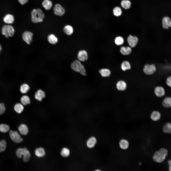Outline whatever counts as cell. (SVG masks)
Here are the masks:
<instances>
[{
	"mask_svg": "<svg viewBox=\"0 0 171 171\" xmlns=\"http://www.w3.org/2000/svg\"><path fill=\"white\" fill-rule=\"evenodd\" d=\"M168 153V150L166 149L161 148L159 151H157L154 152L153 159L156 162L162 163L165 159Z\"/></svg>",
	"mask_w": 171,
	"mask_h": 171,
	"instance_id": "obj_1",
	"label": "cell"
},
{
	"mask_svg": "<svg viewBox=\"0 0 171 171\" xmlns=\"http://www.w3.org/2000/svg\"><path fill=\"white\" fill-rule=\"evenodd\" d=\"M31 15L32 21L34 23L42 22L45 17L44 13L39 8L33 10L31 12Z\"/></svg>",
	"mask_w": 171,
	"mask_h": 171,
	"instance_id": "obj_2",
	"label": "cell"
},
{
	"mask_svg": "<svg viewBox=\"0 0 171 171\" xmlns=\"http://www.w3.org/2000/svg\"><path fill=\"white\" fill-rule=\"evenodd\" d=\"M16 154L19 158H21L23 156V160L25 162H28L31 156L29 151L25 147L18 148L16 151Z\"/></svg>",
	"mask_w": 171,
	"mask_h": 171,
	"instance_id": "obj_3",
	"label": "cell"
},
{
	"mask_svg": "<svg viewBox=\"0 0 171 171\" xmlns=\"http://www.w3.org/2000/svg\"><path fill=\"white\" fill-rule=\"evenodd\" d=\"M71 67L73 70L80 73L82 75H86V71L84 67L79 60H76L73 62L71 65Z\"/></svg>",
	"mask_w": 171,
	"mask_h": 171,
	"instance_id": "obj_4",
	"label": "cell"
},
{
	"mask_svg": "<svg viewBox=\"0 0 171 171\" xmlns=\"http://www.w3.org/2000/svg\"><path fill=\"white\" fill-rule=\"evenodd\" d=\"M1 32L2 34L5 37L8 38L14 36L15 30L14 27L11 25H5L2 27Z\"/></svg>",
	"mask_w": 171,
	"mask_h": 171,
	"instance_id": "obj_5",
	"label": "cell"
},
{
	"mask_svg": "<svg viewBox=\"0 0 171 171\" xmlns=\"http://www.w3.org/2000/svg\"><path fill=\"white\" fill-rule=\"evenodd\" d=\"M157 70V68L154 64H147L144 66L143 71L144 73L147 75H152L154 74Z\"/></svg>",
	"mask_w": 171,
	"mask_h": 171,
	"instance_id": "obj_6",
	"label": "cell"
},
{
	"mask_svg": "<svg viewBox=\"0 0 171 171\" xmlns=\"http://www.w3.org/2000/svg\"><path fill=\"white\" fill-rule=\"evenodd\" d=\"M9 134L11 139L15 142L19 143L23 141L20 134L16 131L10 130Z\"/></svg>",
	"mask_w": 171,
	"mask_h": 171,
	"instance_id": "obj_7",
	"label": "cell"
},
{
	"mask_svg": "<svg viewBox=\"0 0 171 171\" xmlns=\"http://www.w3.org/2000/svg\"><path fill=\"white\" fill-rule=\"evenodd\" d=\"M154 93L157 97L161 98L165 96L166 94V91L163 86H158L155 87Z\"/></svg>",
	"mask_w": 171,
	"mask_h": 171,
	"instance_id": "obj_8",
	"label": "cell"
},
{
	"mask_svg": "<svg viewBox=\"0 0 171 171\" xmlns=\"http://www.w3.org/2000/svg\"><path fill=\"white\" fill-rule=\"evenodd\" d=\"M127 41L129 46L131 48H133L137 44L138 42V39L136 36L130 35L127 38Z\"/></svg>",
	"mask_w": 171,
	"mask_h": 171,
	"instance_id": "obj_9",
	"label": "cell"
},
{
	"mask_svg": "<svg viewBox=\"0 0 171 171\" xmlns=\"http://www.w3.org/2000/svg\"><path fill=\"white\" fill-rule=\"evenodd\" d=\"M53 10L55 15L60 16H63L65 12L64 8L59 4H57L55 5Z\"/></svg>",
	"mask_w": 171,
	"mask_h": 171,
	"instance_id": "obj_10",
	"label": "cell"
},
{
	"mask_svg": "<svg viewBox=\"0 0 171 171\" xmlns=\"http://www.w3.org/2000/svg\"><path fill=\"white\" fill-rule=\"evenodd\" d=\"M33 34L29 31H26L22 34V38L24 41L28 44H30L32 40Z\"/></svg>",
	"mask_w": 171,
	"mask_h": 171,
	"instance_id": "obj_11",
	"label": "cell"
},
{
	"mask_svg": "<svg viewBox=\"0 0 171 171\" xmlns=\"http://www.w3.org/2000/svg\"><path fill=\"white\" fill-rule=\"evenodd\" d=\"M162 26L165 29H168L171 28V19L168 17L165 16L163 17L162 20Z\"/></svg>",
	"mask_w": 171,
	"mask_h": 171,
	"instance_id": "obj_12",
	"label": "cell"
},
{
	"mask_svg": "<svg viewBox=\"0 0 171 171\" xmlns=\"http://www.w3.org/2000/svg\"><path fill=\"white\" fill-rule=\"evenodd\" d=\"M162 105L165 108H171V96L165 97L162 101Z\"/></svg>",
	"mask_w": 171,
	"mask_h": 171,
	"instance_id": "obj_13",
	"label": "cell"
},
{
	"mask_svg": "<svg viewBox=\"0 0 171 171\" xmlns=\"http://www.w3.org/2000/svg\"><path fill=\"white\" fill-rule=\"evenodd\" d=\"M77 57L79 61H85L88 59L87 53L86 51L84 50L80 51L78 52Z\"/></svg>",
	"mask_w": 171,
	"mask_h": 171,
	"instance_id": "obj_14",
	"label": "cell"
},
{
	"mask_svg": "<svg viewBox=\"0 0 171 171\" xmlns=\"http://www.w3.org/2000/svg\"><path fill=\"white\" fill-rule=\"evenodd\" d=\"M161 114L160 112L158 110H154L151 113L150 115L151 119L154 121H156L161 119Z\"/></svg>",
	"mask_w": 171,
	"mask_h": 171,
	"instance_id": "obj_15",
	"label": "cell"
},
{
	"mask_svg": "<svg viewBox=\"0 0 171 171\" xmlns=\"http://www.w3.org/2000/svg\"><path fill=\"white\" fill-rule=\"evenodd\" d=\"M18 129L20 134L23 135H26L29 132L28 128L25 124H21L18 127Z\"/></svg>",
	"mask_w": 171,
	"mask_h": 171,
	"instance_id": "obj_16",
	"label": "cell"
},
{
	"mask_svg": "<svg viewBox=\"0 0 171 171\" xmlns=\"http://www.w3.org/2000/svg\"><path fill=\"white\" fill-rule=\"evenodd\" d=\"M45 96V92L41 89L38 90L35 93L34 95L35 99L39 101H41Z\"/></svg>",
	"mask_w": 171,
	"mask_h": 171,
	"instance_id": "obj_17",
	"label": "cell"
},
{
	"mask_svg": "<svg viewBox=\"0 0 171 171\" xmlns=\"http://www.w3.org/2000/svg\"><path fill=\"white\" fill-rule=\"evenodd\" d=\"M3 20L4 22L6 24H11L13 23L14 22V17L11 14H7L3 18Z\"/></svg>",
	"mask_w": 171,
	"mask_h": 171,
	"instance_id": "obj_18",
	"label": "cell"
},
{
	"mask_svg": "<svg viewBox=\"0 0 171 171\" xmlns=\"http://www.w3.org/2000/svg\"><path fill=\"white\" fill-rule=\"evenodd\" d=\"M120 53L124 55H128L131 53L132 49L130 46H122L121 47L120 50Z\"/></svg>",
	"mask_w": 171,
	"mask_h": 171,
	"instance_id": "obj_19",
	"label": "cell"
},
{
	"mask_svg": "<svg viewBox=\"0 0 171 171\" xmlns=\"http://www.w3.org/2000/svg\"><path fill=\"white\" fill-rule=\"evenodd\" d=\"M35 154L37 157L40 158L44 157L46 154V152L44 148L40 147L36 149Z\"/></svg>",
	"mask_w": 171,
	"mask_h": 171,
	"instance_id": "obj_20",
	"label": "cell"
},
{
	"mask_svg": "<svg viewBox=\"0 0 171 171\" xmlns=\"http://www.w3.org/2000/svg\"><path fill=\"white\" fill-rule=\"evenodd\" d=\"M116 85L117 89L120 91L124 90H125L127 87V84L126 82L122 80L118 81Z\"/></svg>",
	"mask_w": 171,
	"mask_h": 171,
	"instance_id": "obj_21",
	"label": "cell"
},
{
	"mask_svg": "<svg viewBox=\"0 0 171 171\" xmlns=\"http://www.w3.org/2000/svg\"><path fill=\"white\" fill-rule=\"evenodd\" d=\"M162 130L165 133L171 134V123L169 122L165 123L162 127Z\"/></svg>",
	"mask_w": 171,
	"mask_h": 171,
	"instance_id": "obj_22",
	"label": "cell"
},
{
	"mask_svg": "<svg viewBox=\"0 0 171 171\" xmlns=\"http://www.w3.org/2000/svg\"><path fill=\"white\" fill-rule=\"evenodd\" d=\"M119 144L120 148L123 150L127 149L129 145L128 141L125 139H121L119 141Z\"/></svg>",
	"mask_w": 171,
	"mask_h": 171,
	"instance_id": "obj_23",
	"label": "cell"
},
{
	"mask_svg": "<svg viewBox=\"0 0 171 171\" xmlns=\"http://www.w3.org/2000/svg\"><path fill=\"white\" fill-rule=\"evenodd\" d=\"M121 66L122 70L123 71L129 70L131 68L130 63L127 61H124L123 62L121 63Z\"/></svg>",
	"mask_w": 171,
	"mask_h": 171,
	"instance_id": "obj_24",
	"label": "cell"
},
{
	"mask_svg": "<svg viewBox=\"0 0 171 171\" xmlns=\"http://www.w3.org/2000/svg\"><path fill=\"white\" fill-rule=\"evenodd\" d=\"M23 105L20 103H17L15 104L14 106V111L17 113H21L23 111L24 107Z\"/></svg>",
	"mask_w": 171,
	"mask_h": 171,
	"instance_id": "obj_25",
	"label": "cell"
},
{
	"mask_svg": "<svg viewBox=\"0 0 171 171\" xmlns=\"http://www.w3.org/2000/svg\"><path fill=\"white\" fill-rule=\"evenodd\" d=\"M42 5L43 8L46 10H50L52 6V2L49 0H44Z\"/></svg>",
	"mask_w": 171,
	"mask_h": 171,
	"instance_id": "obj_26",
	"label": "cell"
},
{
	"mask_svg": "<svg viewBox=\"0 0 171 171\" xmlns=\"http://www.w3.org/2000/svg\"><path fill=\"white\" fill-rule=\"evenodd\" d=\"M121 7L125 10H128L131 7V3L129 0H123L121 3Z\"/></svg>",
	"mask_w": 171,
	"mask_h": 171,
	"instance_id": "obj_27",
	"label": "cell"
},
{
	"mask_svg": "<svg viewBox=\"0 0 171 171\" xmlns=\"http://www.w3.org/2000/svg\"><path fill=\"white\" fill-rule=\"evenodd\" d=\"M48 40L49 43L53 44H56L58 41L57 38L53 34H51L48 36Z\"/></svg>",
	"mask_w": 171,
	"mask_h": 171,
	"instance_id": "obj_28",
	"label": "cell"
},
{
	"mask_svg": "<svg viewBox=\"0 0 171 171\" xmlns=\"http://www.w3.org/2000/svg\"><path fill=\"white\" fill-rule=\"evenodd\" d=\"M96 142V140L94 137H92L89 138L87 142V147L90 148L93 147L95 145Z\"/></svg>",
	"mask_w": 171,
	"mask_h": 171,
	"instance_id": "obj_29",
	"label": "cell"
},
{
	"mask_svg": "<svg viewBox=\"0 0 171 171\" xmlns=\"http://www.w3.org/2000/svg\"><path fill=\"white\" fill-rule=\"evenodd\" d=\"M99 72L101 76L104 77H108L111 74L110 70L107 68H103L99 70Z\"/></svg>",
	"mask_w": 171,
	"mask_h": 171,
	"instance_id": "obj_30",
	"label": "cell"
},
{
	"mask_svg": "<svg viewBox=\"0 0 171 171\" xmlns=\"http://www.w3.org/2000/svg\"><path fill=\"white\" fill-rule=\"evenodd\" d=\"M63 31L66 35H71L73 32V27L71 25H67L65 26L63 28Z\"/></svg>",
	"mask_w": 171,
	"mask_h": 171,
	"instance_id": "obj_31",
	"label": "cell"
},
{
	"mask_svg": "<svg viewBox=\"0 0 171 171\" xmlns=\"http://www.w3.org/2000/svg\"><path fill=\"white\" fill-rule=\"evenodd\" d=\"M20 101L21 104L23 105H26L30 103V99L28 96L24 95L21 97Z\"/></svg>",
	"mask_w": 171,
	"mask_h": 171,
	"instance_id": "obj_32",
	"label": "cell"
},
{
	"mask_svg": "<svg viewBox=\"0 0 171 171\" xmlns=\"http://www.w3.org/2000/svg\"><path fill=\"white\" fill-rule=\"evenodd\" d=\"M29 86L27 84L24 83L20 86V90L22 94L26 93L29 89Z\"/></svg>",
	"mask_w": 171,
	"mask_h": 171,
	"instance_id": "obj_33",
	"label": "cell"
},
{
	"mask_svg": "<svg viewBox=\"0 0 171 171\" xmlns=\"http://www.w3.org/2000/svg\"><path fill=\"white\" fill-rule=\"evenodd\" d=\"M113 13L114 15L115 16L119 17L121 16L122 14V10L119 7H116L113 9Z\"/></svg>",
	"mask_w": 171,
	"mask_h": 171,
	"instance_id": "obj_34",
	"label": "cell"
},
{
	"mask_svg": "<svg viewBox=\"0 0 171 171\" xmlns=\"http://www.w3.org/2000/svg\"><path fill=\"white\" fill-rule=\"evenodd\" d=\"M9 126L6 124H2L0 125V131L3 133L8 132L10 129Z\"/></svg>",
	"mask_w": 171,
	"mask_h": 171,
	"instance_id": "obj_35",
	"label": "cell"
},
{
	"mask_svg": "<svg viewBox=\"0 0 171 171\" xmlns=\"http://www.w3.org/2000/svg\"><path fill=\"white\" fill-rule=\"evenodd\" d=\"M124 42L123 38L120 36L116 37L114 40V42L115 44L118 46H120L123 44Z\"/></svg>",
	"mask_w": 171,
	"mask_h": 171,
	"instance_id": "obj_36",
	"label": "cell"
},
{
	"mask_svg": "<svg viewBox=\"0 0 171 171\" xmlns=\"http://www.w3.org/2000/svg\"><path fill=\"white\" fill-rule=\"evenodd\" d=\"M70 153L69 149L67 148L64 147L62 149L61 152V154L62 157H66L69 156Z\"/></svg>",
	"mask_w": 171,
	"mask_h": 171,
	"instance_id": "obj_37",
	"label": "cell"
},
{
	"mask_svg": "<svg viewBox=\"0 0 171 171\" xmlns=\"http://www.w3.org/2000/svg\"><path fill=\"white\" fill-rule=\"evenodd\" d=\"M6 143L5 141L3 140L0 141V152L4 151L6 147Z\"/></svg>",
	"mask_w": 171,
	"mask_h": 171,
	"instance_id": "obj_38",
	"label": "cell"
},
{
	"mask_svg": "<svg viewBox=\"0 0 171 171\" xmlns=\"http://www.w3.org/2000/svg\"><path fill=\"white\" fill-rule=\"evenodd\" d=\"M6 108L5 104L3 103H0V115L3 114L5 112Z\"/></svg>",
	"mask_w": 171,
	"mask_h": 171,
	"instance_id": "obj_39",
	"label": "cell"
},
{
	"mask_svg": "<svg viewBox=\"0 0 171 171\" xmlns=\"http://www.w3.org/2000/svg\"><path fill=\"white\" fill-rule=\"evenodd\" d=\"M165 83L168 87L171 88V75L167 77L166 79Z\"/></svg>",
	"mask_w": 171,
	"mask_h": 171,
	"instance_id": "obj_40",
	"label": "cell"
},
{
	"mask_svg": "<svg viewBox=\"0 0 171 171\" xmlns=\"http://www.w3.org/2000/svg\"><path fill=\"white\" fill-rule=\"evenodd\" d=\"M18 0L21 4L23 5L26 3L28 2V0Z\"/></svg>",
	"mask_w": 171,
	"mask_h": 171,
	"instance_id": "obj_41",
	"label": "cell"
},
{
	"mask_svg": "<svg viewBox=\"0 0 171 171\" xmlns=\"http://www.w3.org/2000/svg\"><path fill=\"white\" fill-rule=\"evenodd\" d=\"M168 164L169 170V171H171V159L168 160Z\"/></svg>",
	"mask_w": 171,
	"mask_h": 171,
	"instance_id": "obj_42",
	"label": "cell"
},
{
	"mask_svg": "<svg viewBox=\"0 0 171 171\" xmlns=\"http://www.w3.org/2000/svg\"><path fill=\"white\" fill-rule=\"evenodd\" d=\"M2 50V47L1 44L0 43V52H1Z\"/></svg>",
	"mask_w": 171,
	"mask_h": 171,
	"instance_id": "obj_43",
	"label": "cell"
},
{
	"mask_svg": "<svg viewBox=\"0 0 171 171\" xmlns=\"http://www.w3.org/2000/svg\"><path fill=\"white\" fill-rule=\"evenodd\" d=\"M139 163V164H140V165H141V164H142V163H141V162H140V163Z\"/></svg>",
	"mask_w": 171,
	"mask_h": 171,
	"instance_id": "obj_44",
	"label": "cell"
},
{
	"mask_svg": "<svg viewBox=\"0 0 171 171\" xmlns=\"http://www.w3.org/2000/svg\"></svg>",
	"mask_w": 171,
	"mask_h": 171,
	"instance_id": "obj_45",
	"label": "cell"
}]
</instances>
